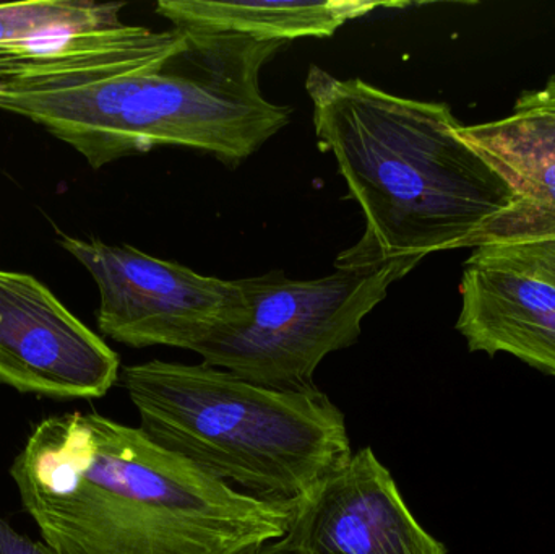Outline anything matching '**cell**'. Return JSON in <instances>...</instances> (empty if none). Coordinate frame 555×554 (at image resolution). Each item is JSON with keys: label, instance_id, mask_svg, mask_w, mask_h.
Wrapping results in <instances>:
<instances>
[{"label": "cell", "instance_id": "1", "mask_svg": "<svg viewBox=\"0 0 555 554\" xmlns=\"http://www.w3.org/2000/svg\"><path fill=\"white\" fill-rule=\"evenodd\" d=\"M287 42L120 23L72 33L31 57H0V109L77 150L93 169L158 146L236 168L289 124L260 74Z\"/></svg>", "mask_w": 555, "mask_h": 554}, {"label": "cell", "instance_id": "2", "mask_svg": "<svg viewBox=\"0 0 555 554\" xmlns=\"http://www.w3.org/2000/svg\"><path fill=\"white\" fill-rule=\"evenodd\" d=\"M10 475L57 554H244L286 536L299 503L243 493L100 413L42 420Z\"/></svg>", "mask_w": 555, "mask_h": 554}, {"label": "cell", "instance_id": "3", "mask_svg": "<svg viewBox=\"0 0 555 554\" xmlns=\"http://www.w3.org/2000/svg\"><path fill=\"white\" fill-rule=\"evenodd\" d=\"M306 90L320 146L335 156L364 215L361 240L336 257V270L416 269L430 254L475 247L482 227L514 204L511 185L460 137L449 104L397 96L317 65Z\"/></svg>", "mask_w": 555, "mask_h": 554}, {"label": "cell", "instance_id": "4", "mask_svg": "<svg viewBox=\"0 0 555 554\" xmlns=\"http://www.w3.org/2000/svg\"><path fill=\"white\" fill-rule=\"evenodd\" d=\"M122 384L150 441L259 500L297 503L352 455L345 413L319 387L159 360L124 368Z\"/></svg>", "mask_w": 555, "mask_h": 554}, {"label": "cell", "instance_id": "5", "mask_svg": "<svg viewBox=\"0 0 555 554\" xmlns=\"http://www.w3.org/2000/svg\"><path fill=\"white\" fill-rule=\"evenodd\" d=\"M413 270L406 263L336 270L317 280L283 272L237 280L240 318L211 332L194 353L205 364L278 390H312L323 358L358 342L361 324L388 288Z\"/></svg>", "mask_w": 555, "mask_h": 554}, {"label": "cell", "instance_id": "6", "mask_svg": "<svg viewBox=\"0 0 555 554\" xmlns=\"http://www.w3.org/2000/svg\"><path fill=\"white\" fill-rule=\"evenodd\" d=\"M59 243L96 282L98 327L117 344L194 351L243 311L237 280L202 275L181 263L98 237L77 240L59 233Z\"/></svg>", "mask_w": 555, "mask_h": 554}, {"label": "cell", "instance_id": "7", "mask_svg": "<svg viewBox=\"0 0 555 554\" xmlns=\"http://www.w3.org/2000/svg\"><path fill=\"white\" fill-rule=\"evenodd\" d=\"M119 355L35 276L0 270V384L49 399H101Z\"/></svg>", "mask_w": 555, "mask_h": 554}, {"label": "cell", "instance_id": "8", "mask_svg": "<svg viewBox=\"0 0 555 554\" xmlns=\"http://www.w3.org/2000/svg\"><path fill=\"white\" fill-rule=\"evenodd\" d=\"M284 537L332 554H447L417 523L372 448L352 452L297 503Z\"/></svg>", "mask_w": 555, "mask_h": 554}, {"label": "cell", "instance_id": "9", "mask_svg": "<svg viewBox=\"0 0 555 554\" xmlns=\"http://www.w3.org/2000/svg\"><path fill=\"white\" fill-rule=\"evenodd\" d=\"M456 331L472 351L508 353L555 377V286L466 262Z\"/></svg>", "mask_w": 555, "mask_h": 554}, {"label": "cell", "instance_id": "10", "mask_svg": "<svg viewBox=\"0 0 555 554\" xmlns=\"http://www.w3.org/2000/svg\"><path fill=\"white\" fill-rule=\"evenodd\" d=\"M459 133L515 194L514 204L479 231L475 249L555 237V153L502 119L463 126Z\"/></svg>", "mask_w": 555, "mask_h": 554}, {"label": "cell", "instance_id": "11", "mask_svg": "<svg viewBox=\"0 0 555 554\" xmlns=\"http://www.w3.org/2000/svg\"><path fill=\"white\" fill-rule=\"evenodd\" d=\"M406 3L364 0H300V2H218V0H162L156 13L175 28L237 33L262 41L289 42L300 38H328L345 23L384 7Z\"/></svg>", "mask_w": 555, "mask_h": 554}, {"label": "cell", "instance_id": "12", "mask_svg": "<svg viewBox=\"0 0 555 554\" xmlns=\"http://www.w3.org/2000/svg\"><path fill=\"white\" fill-rule=\"evenodd\" d=\"M124 3L91 0H28L0 5V48L44 36L120 25Z\"/></svg>", "mask_w": 555, "mask_h": 554}, {"label": "cell", "instance_id": "13", "mask_svg": "<svg viewBox=\"0 0 555 554\" xmlns=\"http://www.w3.org/2000/svg\"><path fill=\"white\" fill-rule=\"evenodd\" d=\"M468 263L525 273L555 286V237L533 243L478 247Z\"/></svg>", "mask_w": 555, "mask_h": 554}, {"label": "cell", "instance_id": "14", "mask_svg": "<svg viewBox=\"0 0 555 554\" xmlns=\"http://www.w3.org/2000/svg\"><path fill=\"white\" fill-rule=\"evenodd\" d=\"M502 120L515 132L555 153V113H544V111L514 113Z\"/></svg>", "mask_w": 555, "mask_h": 554}, {"label": "cell", "instance_id": "15", "mask_svg": "<svg viewBox=\"0 0 555 554\" xmlns=\"http://www.w3.org/2000/svg\"><path fill=\"white\" fill-rule=\"evenodd\" d=\"M0 554H57L44 542H36L28 536L16 532L2 516H0Z\"/></svg>", "mask_w": 555, "mask_h": 554}, {"label": "cell", "instance_id": "16", "mask_svg": "<svg viewBox=\"0 0 555 554\" xmlns=\"http://www.w3.org/2000/svg\"><path fill=\"white\" fill-rule=\"evenodd\" d=\"M531 111L555 113V75L543 88L520 94L515 103L514 113H531Z\"/></svg>", "mask_w": 555, "mask_h": 554}, {"label": "cell", "instance_id": "17", "mask_svg": "<svg viewBox=\"0 0 555 554\" xmlns=\"http://www.w3.org/2000/svg\"><path fill=\"white\" fill-rule=\"evenodd\" d=\"M244 554H332L322 552V550L307 549V546L299 545L293 540L281 537V539L272 540V542L262 543L257 549L249 550Z\"/></svg>", "mask_w": 555, "mask_h": 554}]
</instances>
